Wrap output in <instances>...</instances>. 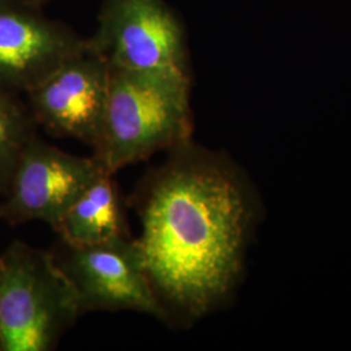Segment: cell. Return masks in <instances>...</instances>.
I'll return each instance as SVG.
<instances>
[{"label":"cell","instance_id":"cell-1","mask_svg":"<svg viewBox=\"0 0 351 351\" xmlns=\"http://www.w3.org/2000/svg\"><path fill=\"white\" fill-rule=\"evenodd\" d=\"M134 203L137 242L168 324H193L224 304L242 275L258 211L239 167L189 141L143 177Z\"/></svg>","mask_w":351,"mask_h":351},{"label":"cell","instance_id":"cell-2","mask_svg":"<svg viewBox=\"0 0 351 351\" xmlns=\"http://www.w3.org/2000/svg\"><path fill=\"white\" fill-rule=\"evenodd\" d=\"M106 120L94 158L110 173L191 141L186 71L112 68Z\"/></svg>","mask_w":351,"mask_h":351},{"label":"cell","instance_id":"cell-3","mask_svg":"<svg viewBox=\"0 0 351 351\" xmlns=\"http://www.w3.org/2000/svg\"><path fill=\"white\" fill-rule=\"evenodd\" d=\"M0 351L53 350L82 314L55 254L13 241L0 255Z\"/></svg>","mask_w":351,"mask_h":351},{"label":"cell","instance_id":"cell-4","mask_svg":"<svg viewBox=\"0 0 351 351\" xmlns=\"http://www.w3.org/2000/svg\"><path fill=\"white\" fill-rule=\"evenodd\" d=\"M72 281L82 314L91 311H136L168 324L146 271L137 239H116L90 246L60 241L53 252Z\"/></svg>","mask_w":351,"mask_h":351},{"label":"cell","instance_id":"cell-5","mask_svg":"<svg viewBox=\"0 0 351 351\" xmlns=\"http://www.w3.org/2000/svg\"><path fill=\"white\" fill-rule=\"evenodd\" d=\"M86 40L112 68L188 72L184 27L164 0H104Z\"/></svg>","mask_w":351,"mask_h":351},{"label":"cell","instance_id":"cell-6","mask_svg":"<svg viewBox=\"0 0 351 351\" xmlns=\"http://www.w3.org/2000/svg\"><path fill=\"white\" fill-rule=\"evenodd\" d=\"M101 171L94 156L66 154L36 137L0 199V220L12 226L43 221L53 229Z\"/></svg>","mask_w":351,"mask_h":351},{"label":"cell","instance_id":"cell-7","mask_svg":"<svg viewBox=\"0 0 351 351\" xmlns=\"http://www.w3.org/2000/svg\"><path fill=\"white\" fill-rule=\"evenodd\" d=\"M110 75V65L88 47L71 58L26 93L36 124L55 137L95 149L106 120Z\"/></svg>","mask_w":351,"mask_h":351},{"label":"cell","instance_id":"cell-8","mask_svg":"<svg viewBox=\"0 0 351 351\" xmlns=\"http://www.w3.org/2000/svg\"><path fill=\"white\" fill-rule=\"evenodd\" d=\"M36 8L0 0V88L27 93L75 55L88 40Z\"/></svg>","mask_w":351,"mask_h":351},{"label":"cell","instance_id":"cell-9","mask_svg":"<svg viewBox=\"0 0 351 351\" xmlns=\"http://www.w3.org/2000/svg\"><path fill=\"white\" fill-rule=\"evenodd\" d=\"M113 173L101 171L53 228L68 245L90 246L130 237L121 191Z\"/></svg>","mask_w":351,"mask_h":351},{"label":"cell","instance_id":"cell-10","mask_svg":"<svg viewBox=\"0 0 351 351\" xmlns=\"http://www.w3.org/2000/svg\"><path fill=\"white\" fill-rule=\"evenodd\" d=\"M36 121L14 93L0 88V199L7 193L26 147L37 137Z\"/></svg>","mask_w":351,"mask_h":351},{"label":"cell","instance_id":"cell-11","mask_svg":"<svg viewBox=\"0 0 351 351\" xmlns=\"http://www.w3.org/2000/svg\"><path fill=\"white\" fill-rule=\"evenodd\" d=\"M14 1H19V3H21V4H25V5H29V7L37 8L40 4L46 3L47 0H14Z\"/></svg>","mask_w":351,"mask_h":351},{"label":"cell","instance_id":"cell-12","mask_svg":"<svg viewBox=\"0 0 351 351\" xmlns=\"http://www.w3.org/2000/svg\"><path fill=\"white\" fill-rule=\"evenodd\" d=\"M0 272H1V261H0Z\"/></svg>","mask_w":351,"mask_h":351}]
</instances>
